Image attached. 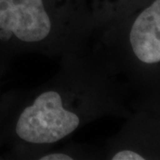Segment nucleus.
Masks as SVG:
<instances>
[{"mask_svg": "<svg viewBox=\"0 0 160 160\" xmlns=\"http://www.w3.org/2000/svg\"><path fill=\"white\" fill-rule=\"evenodd\" d=\"M60 60L52 78L15 92L8 102L6 136L14 144L16 158L26 159L92 122L120 112L113 73L91 46Z\"/></svg>", "mask_w": 160, "mask_h": 160, "instance_id": "obj_1", "label": "nucleus"}, {"mask_svg": "<svg viewBox=\"0 0 160 160\" xmlns=\"http://www.w3.org/2000/svg\"><path fill=\"white\" fill-rule=\"evenodd\" d=\"M93 12L75 0H0V46L12 55L61 58L91 46Z\"/></svg>", "mask_w": 160, "mask_h": 160, "instance_id": "obj_2", "label": "nucleus"}, {"mask_svg": "<svg viewBox=\"0 0 160 160\" xmlns=\"http://www.w3.org/2000/svg\"><path fill=\"white\" fill-rule=\"evenodd\" d=\"M27 160H98L101 159L100 146L72 142L62 146H50L31 152Z\"/></svg>", "mask_w": 160, "mask_h": 160, "instance_id": "obj_3", "label": "nucleus"}]
</instances>
